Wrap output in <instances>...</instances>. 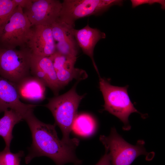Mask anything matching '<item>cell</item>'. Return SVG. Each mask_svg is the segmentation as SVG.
Returning a JSON list of instances; mask_svg holds the SVG:
<instances>
[{
  "label": "cell",
  "mask_w": 165,
  "mask_h": 165,
  "mask_svg": "<svg viewBox=\"0 0 165 165\" xmlns=\"http://www.w3.org/2000/svg\"><path fill=\"white\" fill-rule=\"evenodd\" d=\"M34 26L27 47L33 54L50 57L56 51L51 25Z\"/></svg>",
  "instance_id": "obj_10"
},
{
  "label": "cell",
  "mask_w": 165,
  "mask_h": 165,
  "mask_svg": "<svg viewBox=\"0 0 165 165\" xmlns=\"http://www.w3.org/2000/svg\"><path fill=\"white\" fill-rule=\"evenodd\" d=\"M96 121L91 116L86 114L77 115L74 122L72 130L77 134L88 137L95 132Z\"/></svg>",
  "instance_id": "obj_16"
},
{
  "label": "cell",
  "mask_w": 165,
  "mask_h": 165,
  "mask_svg": "<svg viewBox=\"0 0 165 165\" xmlns=\"http://www.w3.org/2000/svg\"><path fill=\"white\" fill-rule=\"evenodd\" d=\"M56 51L65 56L77 58L78 44L74 35V27L58 19L51 25Z\"/></svg>",
  "instance_id": "obj_9"
},
{
  "label": "cell",
  "mask_w": 165,
  "mask_h": 165,
  "mask_svg": "<svg viewBox=\"0 0 165 165\" xmlns=\"http://www.w3.org/2000/svg\"><path fill=\"white\" fill-rule=\"evenodd\" d=\"M30 74L42 80L57 95L61 87L53 63L49 57L32 54Z\"/></svg>",
  "instance_id": "obj_12"
},
{
  "label": "cell",
  "mask_w": 165,
  "mask_h": 165,
  "mask_svg": "<svg viewBox=\"0 0 165 165\" xmlns=\"http://www.w3.org/2000/svg\"><path fill=\"white\" fill-rule=\"evenodd\" d=\"M73 32L77 44L84 53L90 58L94 67L99 76L98 69L94 58V50L98 41L105 38V33L97 28L90 27L88 24L80 29L74 28Z\"/></svg>",
  "instance_id": "obj_13"
},
{
  "label": "cell",
  "mask_w": 165,
  "mask_h": 165,
  "mask_svg": "<svg viewBox=\"0 0 165 165\" xmlns=\"http://www.w3.org/2000/svg\"><path fill=\"white\" fill-rule=\"evenodd\" d=\"M23 154V151L14 153L10 149L4 148L0 152V163L2 165H20L21 158Z\"/></svg>",
  "instance_id": "obj_18"
},
{
  "label": "cell",
  "mask_w": 165,
  "mask_h": 165,
  "mask_svg": "<svg viewBox=\"0 0 165 165\" xmlns=\"http://www.w3.org/2000/svg\"><path fill=\"white\" fill-rule=\"evenodd\" d=\"M31 25L23 9L17 6L10 16L0 25V47L15 49L27 47Z\"/></svg>",
  "instance_id": "obj_4"
},
{
  "label": "cell",
  "mask_w": 165,
  "mask_h": 165,
  "mask_svg": "<svg viewBox=\"0 0 165 165\" xmlns=\"http://www.w3.org/2000/svg\"><path fill=\"white\" fill-rule=\"evenodd\" d=\"M32 54L27 47L19 50L0 47V76L15 83L31 75Z\"/></svg>",
  "instance_id": "obj_6"
},
{
  "label": "cell",
  "mask_w": 165,
  "mask_h": 165,
  "mask_svg": "<svg viewBox=\"0 0 165 165\" xmlns=\"http://www.w3.org/2000/svg\"><path fill=\"white\" fill-rule=\"evenodd\" d=\"M123 2L118 0H64L58 19L74 27L77 19L100 15L113 5L122 6Z\"/></svg>",
  "instance_id": "obj_7"
},
{
  "label": "cell",
  "mask_w": 165,
  "mask_h": 165,
  "mask_svg": "<svg viewBox=\"0 0 165 165\" xmlns=\"http://www.w3.org/2000/svg\"><path fill=\"white\" fill-rule=\"evenodd\" d=\"M37 105L24 103L20 100L15 83L0 76V113L9 109L25 115Z\"/></svg>",
  "instance_id": "obj_11"
},
{
  "label": "cell",
  "mask_w": 165,
  "mask_h": 165,
  "mask_svg": "<svg viewBox=\"0 0 165 165\" xmlns=\"http://www.w3.org/2000/svg\"><path fill=\"white\" fill-rule=\"evenodd\" d=\"M53 63L56 72L58 71H71L74 70L77 58L70 57L56 51L49 57Z\"/></svg>",
  "instance_id": "obj_17"
},
{
  "label": "cell",
  "mask_w": 165,
  "mask_h": 165,
  "mask_svg": "<svg viewBox=\"0 0 165 165\" xmlns=\"http://www.w3.org/2000/svg\"><path fill=\"white\" fill-rule=\"evenodd\" d=\"M76 83L66 93L51 98L44 106L51 112L56 125L60 128L62 133L61 140L69 143L75 138H71L74 120L77 116L79 104L85 94L80 95L76 91Z\"/></svg>",
  "instance_id": "obj_2"
},
{
  "label": "cell",
  "mask_w": 165,
  "mask_h": 165,
  "mask_svg": "<svg viewBox=\"0 0 165 165\" xmlns=\"http://www.w3.org/2000/svg\"><path fill=\"white\" fill-rule=\"evenodd\" d=\"M62 2L58 0H33L24 12L32 26L51 25L58 18Z\"/></svg>",
  "instance_id": "obj_8"
},
{
  "label": "cell",
  "mask_w": 165,
  "mask_h": 165,
  "mask_svg": "<svg viewBox=\"0 0 165 165\" xmlns=\"http://www.w3.org/2000/svg\"><path fill=\"white\" fill-rule=\"evenodd\" d=\"M33 110L24 116L32 134V142L28 154L25 157L26 163L36 157L45 156L51 159L56 165H64L68 163L80 165L82 161L75 154V150L79 140L75 138L72 142L67 143L60 140L55 129L56 125L44 123L34 115Z\"/></svg>",
  "instance_id": "obj_1"
},
{
  "label": "cell",
  "mask_w": 165,
  "mask_h": 165,
  "mask_svg": "<svg viewBox=\"0 0 165 165\" xmlns=\"http://www.w3.org/2000/svg\"><path fill=\"white\" fill-rule=\"evenodd\" d=\"M0 165H2L0 163Z\"/></svg>",
  "instance_id": "obj_23"
},
{
  "label": "cell",
  "mask_w": 165,
  "mask_h": 165,
  "mask_svg": "<svg viewBox=\"0 0 165 165\" xmlns=\"http://www.w3.org/2000/svg\"><path fill=\"white\" fill-rule=\"evenodd\" d=\"M95 165H111L110 157L107 152L105 151L104 155Z\"/></svg>",
  "instance_id": "obj_22"
},
{
  "label": "cell",
  "mask_w": 165,
  "mask_h": 165,
  "mask_svg": "<svg viewBox=\"0 0 165 165\" xmlns=\"http://www.w3.org/2000/svg\"><path fill=\"white\" fill-rule=\"evenodd\" d=\"M99 88L104 98V110L118 118L124 126L123 129L130 128L128 117L131 114H140L132 103L127 92L128 86L119 87L112 85L107 80L99 77Z\"/></svg>",
  "instance_id": "obj_3"
},
{
  "label": "cell",
  "mask_w": 165,
  "mask_h": 165,
  "mask_svg": "<svg viewBox=\"0 0 165 165\" xmlns=\"http://www.w3.org/2000/svg\"><path fill=\"white\" fill-rule=\"evenodd\" d=\"M17 6L13 0H0V25L10 16Z\"/></svg>",
  "instance_id": "obj_19"
},
{
  "label": "cell",
  "mask_w": 165,
  "mask_h": 165,
  "mask_svg": "<svg viewBox=\"0 0 165 165\" xmlns=\"http://www.w3.org/2000/svg\"><path fill=\"white\" fill-rule=\"evenodd\" d=\"M15 84L20 99L36 102L42 101L45 98L46 86L36 77L30 75Z\"/></svg>",
  "instance_id": "obj_14"
},
{
  "label": "cell",
  "mask_w": 165,
  "mask_h": 165,
  "mask_svg": "<svg viewBox=\"0 0 165 165\" xmlns=\"http://www.w3.org/2000/svg\"><path fill=\"white\" fill-rule=\"evenodd\" d=\"M100 140L109 156L112 165H130L139 156L149 154L146 152L143 140H138L135 145H131L118 133L114 127L112 128L108 136L101 135Z\"/></svg>",
  "instance_id": "obj_5"
},
{
  "label": "cell",
  "mask_w": 165,
  "mask_h": 165,
  "mask_svg": "<svg viewBox=\"0 0 165 165\" xmlns=\"http://www.w3.org/2000/svg\"><path fill=\"white\" fill-rule=\"evenodd\" d=\"M132 3V6L133 8H134L141 5L145 4H148L150 5H152L155 3H157L160 4L161 6V9L164 10L165 8V0H131Z\"/></svg>",
  "instance_id": "obj_20"
},
{
  "label": "cell",
  "mask_w": 165,
  "mask_h": 165,
  "mask_svg": "<svg viewBox=\"0 0 165 165\" xmlns=\"http://www.w3.org/2000/svg\"><path fill=\"white\" fill-rule=\"evenodd\" d=\"M23 119L20 115L13 110L8 109L4 112L3 116L0 118V136L5 142V148L10 149L13 138L12 130L14 127Z\"/></svg>",
  "instance_id": "obj_15"
},
{
  "label": "cell",
  "mask_w": 165,
  "mask_h": 165,
  "mask_svg": "<svg viewBox=\"0 0 165 165\" xmlns=\"http://www.w3.org/2000/svg\"><path fill=\"white\" fill-rule=\"evenodd\" d=\"M17 6L25 9H28L31 6L33 0H13Z\"/></svg>",
  "instance_id": "obj_21"
}]
</instances>
